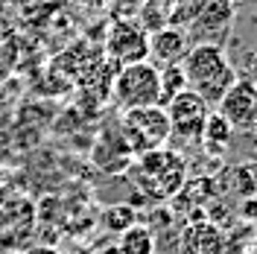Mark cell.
Segmentation results:
<instances>
[{
  "label": "cell",
  "instance_id": "12",
  "mask_svg": "<svg viewBox=\"0 0 257 254\" xmlns=\"http://www.w3.org/2000/svg\"><path fill=\"white\" fill-rule=\"evenodd\" d=\"M170 6H164V3H158V0H144L141 3V9H138V24L144 27L149 35L152 32H158V30H164V27H170Z\"/></svg>",
  "mask_w": 257,
  "mask_h": 254
},
{
  "label": "cell",
  "instance_id": "17",
  "mask_svg": "<svg viewBox=\"0 0 257 254\" xmlns=\"http://www.w3.org/2000/svg\"><path fill=\"white\" fill-rule=\"evenodd\" d=\"M242 219H245V222H257V196H251V199L242 205Z\"/></svg>",
  "mask_w": 257,
  "mask_h": 254
},
{
  "label": "cell",
  "instance_id": "15",
  "mask_svg": "<svg viewBox=\"0 0 257 254\" xmlns=\"http://www.w3.org/2000/svg\"><path fill=\"white\" fill-rule=\"evenodd\" d=\"M234 190L240 193L242 199L257 196V167H240L234 173Z\"/></svg>",
  "mask_w": 257,
  "mask_h": 254
},
{
  "label": "cell",
  "instance_id": "9",
  "mask_svg": "<svg viewBox=\"0 0 257 254\" xmlns=\"http://www.w3.org/2000/svg\"><path fill=\"white\" fill-rule=\"evenodd\" d=\"M187 50H190V35L178 27H164V30L149 35V62L155 67L181 64Z\"/></svg>",
  "mask_w": 257,
  "mask_h": 254
},
{
  "label": "cell",
  "instance_id": "16",
  "mask_svg": "<svg viewBox=\"0 0 257 254\" xmlns=\"http://www.w3.org/2000/svg\"><path fill=\"white\" fill-rule=\"evenodd\" d=\"M245 79H248V82L257 88V50L245 56Z\"/></svg>",
  "mask_w": 257,
  "mask_h": 254
},
{
  "label": "cell",
  "instance_id": "6",
  "mask_svg": "<svg viewBox=\"0 0 257 254\" xmlns=\"http://www.w3.org/2000/svg\"><path fill=\"white\" fill-rule=\"evenodd\" d=\"M105 53L117 67L149 62V32L135 18H114L105 35Z\"/></svg>",
  "mask_w": 257,
  "mask_h": 254
},
{
  "label": "cell",
  "instance_id": "22",
  "mask_svg": "<svg viewBox=\"0 0 257 254\" xmlns=\"http://www.w3.org/2000/svg\"><path fill=\"white\" fill-rule=\"evenodd\" d=\"M108 254H120V248H117V245H114V248H111V251H108Z\"/></svg>",
  "mask_w": 257,
  "mask_h": 254
},
{
  "label": "cell",
  "instance_id": "19",
  "mask_svg": "<svg viewBox=\"0 0 257 254\" xmlns=\"http://www.w3.org/2000/svg\"><path fill=\"white\" fill-rule=\"evenodd\" d=\"M79 3H85L88 9H102V6H105L108 0H79Z\"/></svg>",
  "mask_w": 257,
  "mask_h": 254
},
{
  "label": "cell",
  "instance_id": "20",
  "mask_svg": "<svg viewBox=\"0 0 257 254\" xmlns=\"http://www.w3.org/2000/svg\"><path fill=\"white\" fill-rule=\"evenodd\" d=\"M245 254H257V237L248 242V251H245Z\"/></svg>",
  "mask_w": 257,
  "mask_h": 254
},
{
  "label": "cell",
  "instance_id": "5",
  "mask_svg": "<svg viewBox=\"0 0 257 254\" xmlns=\"http://www.w3.org/2000/svg\"><path fill=\"white\" fill-rule=\"evenodd\" d=\"M114 96L126 111L158 105L161 102L158 67L152 62H138L128 64V67H120L117 76H114Z\"/></svg>",
  "mask_w": 257,
  "mask_h": 254
},
{
  "label": "cell",
  "instance_id": "18",
  "mask_svg": "<svg viewBox=\"0 0 257 254\" xmlns=\"http://www.w3.org/2000/svg\"><path fill=\"white\" fill-rule=\"evenodd\" d=\"M27 254H59L53 245H35V248H30Z\"/></svg>",
  "mask_w": 257,
  "mask_h": 254
},
{
  "label": "cell",
  "instance_id": "4",
  "mask_svg": "<svg viewBox=\"0 0 257 254\" xmlns=\"http://www.w3.org/2000/svg\"><path fill=\"white\" fill-rule=\"evenodd\" d=\"M120 135L126 138L132 155H146L170 141L173 129H170V117L161 105H149V108H132L123 114Z\"/></svg>",
  "mask_w": 257,
  "mask_h": 254
},
{
  "label": "cell",
  "instance_id": "2",
  "mask_svg": "<svg viewBox=\"0 0 257 254\" xmlns=\"http://www.w3.org/2000/svg\"><path fill=\"white\" fill-rule=\"evenodd\" d=\"M234 24V0H178L170 12V27L184 30L193 44H219Z\"/></svg>",
  "mask_w": 257,
  "mask_h": 254
},
{
  "label": "cell",
  "instance_id": "3",
  "mask_svg": "<svg viewBox=\"0 0 257 254\" xmlns=\"http://www.w3.org/2000/svg\"><path fill=\"white\" fill-rule=\"evenodd\" d=\"M184 170H187L184 158L173 149L161 146L155 152L141 155L138 167L132 170V184L146 202H167L184 187Z\"/></svg>",
  "mask_w": 257,
  "mask_h": 254
},
{
  "label": "cell",
  "instance_id": "23",
  "mask_svg": "<svg viewBox=\"0 0 257 254\" xmlns=\"http://www.w3.org/2000/svg\"><path fill=\"white\" fill-rule=\"evenodd\" d=\"M132 3H138V6H141V3H144V0H132Z\"/></svg>",
  "mask_w": 257,
  "mask_h": 254
},
{
  "label": "cell",
  "instance_id": "11",
  "mask_svg": "<svg viewBox=\"0 0 257 254\" xmlns=\"http://www.w3.org/2000/svg\"><path fill=\"white\" fill-rule=\"evenodd\" d=\"M158 79H161V108H167L173 99H176L181 91H187V76L181 70V64H167V67H158Z\"/></svg>",
  "mask_w": 257,
  "mask_h": 254
},
{
  "label": "cell",
  "instance_id": "13",
  "mask_svg": "<svg viewBox=\"0 0 257 254\" xmlns=\"http://www.w3.org/2000/svg\"><path fill=\"white\" fill-rule=\"evenodd\" d=\"M138 222H141V216H138V210H132V205H114L102 213V225L114 234H123Z\"/></svg>",
  "mask_w": 257,
  "mask_h": 254
},
{
  "label": "cell",
  "instance_id": "10",
  "mask_svg": "<svg viewBox=\"0 0 257 254\" xmlns=\"http://www.w3.org/2000/svg\"><path fill=\"white\" fill-rule=\"evenodd\" d=\"M117 248H120V254H155V234L144 222H138L120 234Z\"/></svg>",
  "mask_w": 257,
  "mask_h": 254
},
{
  "label": "cell",
  "instance_id": "1",
  "mask_svg": "<svg viewBox=\"0 0 257 254\" xmlns=\"http://www.w3.org/2000/svg\"><path fill=\"white\" fill-rule=\"evenodd\" d=\"M181 70L187 76L190 91H196L208 105H219L228 88L240 79L234 64L228 62V53L219 44H190L187 56L181 59Z\"/></svg>",
  "mask_w": 257,
  "mask_h": 254
},
{
  "label": "cell",
  "instance_id": "14",
  "mask_svg": "<svg viewBox=\"0 0 257 254\" xmlns=\"http://www.w3.org/2000/svg\"><path fill=\"white\" fill-rule=\"evenodd\" d=\"M231 132L234 129L228 126V120L219 117V114H210L208 123H205V132H202V141L210 143V146H228L231 141Z\"/></svg>",
  "mask_w": 257,
  "mask_h": 254
},
{
  "label": "cell",
  "instance_id": "7",
  "mask_svg": "<svg viewBox=\"0 0 257 254\" xmlns=\"http://www.w3.org/2000/svg\"><path fill=\"white\" fill-rule=\"evenodd\" d=\"M164 111L170 117V129H173L176 138H181V141H187V143L202 141L205 123H208V117H210V105L196 91H190V88L181 91Z\"/></svg>",
  "mask_w": 257,
  "mask_h": 254
},
{
  "label": "cell",
  "instance_id": "8",
  "mask_svg": "<svg viewBox=\"0 0 257 254\" xmlns=\"http://www.w3.org/2000/svg\"><path fill=\"white\" fill-rule=\"evenodd\" d=\"M219 117L228 120L231 129H248L257 123V88L251 82L240 76L228 88V94L219 99Z\"/></svg>",
  "mask_w": 257,
  "mask_h": 254
},
{
  "label": "cell",
  "instance_id": "21",
  "mask_svg": "<svg viewBox=\"0 0 257 254\" xmlns=\"http://www.w3.org/2000/svg\"><path fill=\"white\" fill-rule=\"evenodd\" d=\"M158 3H164V6H170V9H173V6H176L178 0H158Z\"/></svg>",
  "mask_w": 257,
  "mask_h": 254
}]
</instances>
